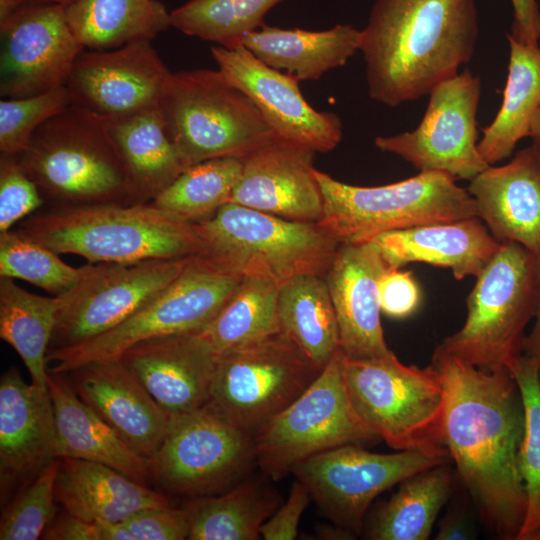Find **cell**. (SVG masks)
I'll list each match as a JSON object with an SVG mask.
<instances>
[{
	"instance_id": "obj_40",
	"label": "cell",
	"mask_w": 540,
	"mask_h": 540,
	"mask_svg": "<svg viewBox=\"0 0 540 540\" xmlns=\"http://www.w3.org/2000/svg\"><path fill=\"white\" fill-rule=\"evenodd\" d=\"M540 363L522 355L511 370L520 388L525 426L519 469L526 494V512L516 540H540Z\"/></svg>"
},
{
	"instance_id": "obj_4",
	"label": "cell",
	"mask_w": 540,
	"mask_h": 540,
	"mask_svg": "<svg viewBox=\"0 0 540 540\" xmlns=\"http://www.w3.org/2000/svg\"><path fill=\"white\" fill-rule=\"evenodd\" d=\"M22 235L58 254H75L90 264L130 263L202 255L195 225L152 203L51 207L26 218Z\"/></svg>"
},
{
	"instance_id": "obj_21",
	"label": "cell",
	"mask_w": 540,
	"mask_h": 540,
	"mask_svg": "<svg viewBox=\"0 0 540 540\" xmlns=\"http://www.w3.org/2000/svg\"><path fill=\"white\" fill-rule=\"evenodd\" d=\"M389 266L374 240L339 244L324 278L335 309L340 350L353 360L389 356L378 283Z\"/></svg>"
},
{
	"instance_id": "obj_12",
	"label": "cell",
	"mask_w": 540,
	"mask_h": 540,
	"mask_svg": "<svg viewBox=\"0 0 540 540\" xmlns=\"http://www.w3.org/2000/svg\"><path fill=\"white\" fill-rule=\"evenodd\" d=\"M321 371L280 332L218 355L208 404L254 436Z\"/></svg>"
},
{
	"instance_id": "obj_6",
	"label": "cell",
	"mask_w": 540,
	"mask_h": 540,
	"mask_svg": "<svg viewBox=\"0 0 540 540\" xmlns=\"http://www.w3.org/2000/svg\"><path fill=\"white\" fill-rule=\"evenodd\" d=\"M323 212L316 222L341 243H361L413 226L477 216L467 189L443 172L417 175L381 186H355L313 169Z\"/></svg>"
},
{
	"instance_id": "obj_29",
	"label": "cell",
	"mask_w": 540,
	"mask_h": 540,
	"mask_svg": "<svg viewBox=\"0 0 540 540\" xmlns=\"http://www.w3.org/2000/svg\"><path fill=\"white\" fill-rule=\"evenodd\" d=\"M361 30L338 24L323 31L264 25L242 45L267 66L300 80H318L344 66L360 48Z\"/></svg>"
},
{
	"instance_id": "obj_9",
	"label": "cell",
	"mask_w": 540,
	"mask_h": 540,
	"mask_svg": "<svg viewBox=\"0 0 540 540\" xmlns=\"http://www.w3.org/2000/svg\"><path fill=\"white\" fill-rule=\"evenodd\" d=\"M243 277L195 255L183 271L116 327L78 345L49 350V373H67L90 362L119 359L134 345L158 337L199 333L218 314Z\"/></svg>"
},
{
	"instance_id": "obj_51",
	"label": "cell",
	"mask_w": 540,
	"mask_h": 540,
	"mask_svg": "<svg viewBox=\"0 0 540 540\" xmlns=\"http://www.w3.org/2000/svg\"><path fill=\"white\" fill-rule=\"evenodd\" d=\"M536 256L539 273V300L535 315L536 321L533 329L528 335H526L524 339L522 355L528 359L540 363V251Z\"/></svg>"
},
{
	"instance_id": "obj_25",
	"label": "cell",
	"mask_w": 540,
	"mask_h": 540,
	"mask_svg": "<svg viewBox=\"0 0 540 540\" xmlns=\"http://www.w3.org/2000/svg\"><path fill=\"white\" fill-rule=\"evenodd\" d=\"M477 217L500 242L540 251V156L532 145L501 166L489 165L469 181Z\"/></svg>"
},
{
	"instance_id": "obj_41",
	"label": "cell",
	"mask_w": 540,
	"mask_h": 540,
	"mask_svg": "<svg viewBox=\"0 0 540 540\" xmlns=\"http://www.w3.org/2000/svg\"><path fill=\"white\" fill-rule=\"evenodd\" d=\"M87 268L66 264L58 253L17 230L0 233V277L24 280L57 296L73 288Z\"/></svg>"
},
{
	"instance_id": "obj_3",
	"label": "cell",
	"mask_w": 540,
	"mask_h": 540,
	"mask_svg": "<svg viewBox=\"0 0 540 540\" xmlns=\"http://www.w3.org/2000/svg\"><path fill=\"white\" fill-rule=\"evenodd\" d=\"M16 156L51 207L139 204L105 120L74 103Z\"/></svg>"
},
{
	"instance_id": "obj_46",
	"label": "cell",
	"mask_w": 540,
	"mask_h": 540,
	"mask_svg": "<svg viewBox=\"0 0 540 540\" xmlns=\"http://www.w3.org/2000/svg\"><path fill=\"white\" fill-rule=\"evenodd\" d=\"M381 312L393 318L411 315L420 301L419 287L411 272L388 267L378 283Z\"/></svg>"
},
{
	"instance_id": "obj_17",
	"label": "cell",
	"mask_w": 540,
	"mask_h": 540,
	"mask_svg": "<svg viewBox=\"0 0 540 540\" xmlns=\"http://www.w3.org/2000/svg\"><path fill=\"white\" fill-rule=\"evenodd\" d=\"M0 95L22 98L64 86L82 50L65 5H24L0 21Z\"/></svg>"
},
{
	"instance_id": "obj_49",
	"label": "cell",
	"mask_w": 540,
	"mask_h": 540,
	"mask_svg": "<svg viewBox=\"0 0 540 540\" xmlns=\"http://www.w3.org/2000/svg\"><path fill=\"white\" fill-rule=\"evenodd\" d=\"M42 538L46 540H101L97 522L82 519L67 511L53 520Z\"/></svg>"
},
{
	"instance_id": "obj_43",
	"label": "cell",
	"mask_w": 540,
	"mask_h": 540,
	"mask_svg": "<svg viewBox=\"0 0 540 540\" xmlns=\"http://www.w3.org/2000/svg\"><path fill=\"white\" fill-rule=\"evenodd\" d=\"M72 103L68 90L60 86L45 93L0 101V151L18 155L33 133Z\"/></svg>"
},
{
	"instance_id": "obj_56",
	"label": "cell",
	"mask_w": 540,
	"mask_h": 540,
	"mask_svg": "<svg viewBox=\"0 0 540 540\" xmlns=\"http://www.w3.org/2000/svg\"><path fill=\"white\" fill-rule=\"evenodd\" d=\"M539 384H540V370H539Z\"/></svg>"
},
{
	"instance_id": "obj_13",
	"label": "cell",
	"mask_w": 540,
	"mask_h": 540,
	"mask_svg": "<svg viewBox=\"0 0 540 540\" xmlns=\"http://www.w3.org/2000/svg\"><path fill=\"white\" fill-rule=\"evenodd\" d=\"M449 458L448 451L382 454L348 444L299 462L291 473L338 528L354 536L377 496L419 472L447 464Z\"/></svg>"
},
{
	"instance_id": "obj_38",
	"label": "cell",
	"mask_w": 540,
	"mask_h": 540,
	"mask_svg": "<svg viewBox=\"0 0 540 540\" xmlns=\"http://www.w3.org/2000/svg\"><path fill=\"white\" fill-rule=\"evenodd\" d=\"M243 169V158L222 157L186 168L150 203L178 220L199 223L229 202Z\"/></svg>"
},
{
	"instance_id": "obj_45",
	"label": "cell",
	"mask_w": 540,
	"mask_h": 540,
	"mask_svg": "<svg viewBox=\"0 0 540 540\" xmlns=\"http://www.w3.org/2000/svg\"><path fill=\"white\" fill-rule=\"evenodd\" d=\"M124 524L133 540H184L189 536L186 510L170 504L142 509Z\"/></svg>"
},
{
	"instance_id": "obj_53",
	"label": "cell",
	"mask_w": 540,
	"mask_h": 540,
	"mask_svg": "<svg viewBox=\"0 0 540 540\" xmlns=\"http://www.w3.org/2000/svg\"><path fill=\"white\" fill-rule=\"evenodd\" d=\"M529 137L532 140L531 145L540 156V108L533 119Z\"/></svg>"
},
{
	"instance_id": "obj_14",
	"label": "cell",
	"mask_w": 540,
	"mask_h": 540,
	"mask_svg": "<svg viewBox=\"0 0 540 540\" xmlns=\"http://www.w3.org/2000/svg\"><path fill=\"white\" fill-rule=\"evenodd\" d=\"M151 460L153 480L165 490L206 496L237 484L256 462L254 436L207 403L171 416Z\"/></svg>"
},
{
	"instance_id": "obj_26",
	"label": "cell",
	"mask_w": 540,
	"mask_h": 540,
	"mask_svg": "<svg viewBox=\"0 0 540 540\" xmlns=\"http://www.w3.org/2000/svg\"><path fill=\"white\" fill-rule=\"evenodd\" d=\"M372 240L391 268L422 262L451 269L457 280L478 277L501 246L477 216L389 231Z\"/></svg>"
},
{
	"instance_id": "obj_42",
	"label": "cell",
	"mask_w": 540,
	"mask_h": 540,
	"mask_svg": "<svg viewBox=\"0 0 540 540\" xmlns=\"http://www.w3.org/2000/svg\"><path fill=\"white\" fill-rule=\"evenodd\" d=\"M60 459L49 464L6 504L0 521V540H37L56 515L55 485Z\"/></svg>"
},
{
	"instance_id": "obj_33",
	"label": "cell",
	"mask_w": 540,
	"mask_h": 540,
	"mask_svg": "<svg viewBox=\"0 0 540 540\" xmlns=\"http://www.w3.org/2000/svg\"><path fill=\"white\" fill-rule=\"evenodd\" d=\"M281 333L323 369L340 349L335 309L324 276L301 274L279 287Z\"/></svg>"
},
{
	"instance_id": "obj_44",
	"label": "cell",
	"mask_w": 540,
	"mask_h": 540,
	"mask_svg": "<svg viewBox=\"0 0 540 540\" xmlns=\"http://www.w3.org/2000/svg\"><path fill=\"white\" fill-rule=\"evenodd\" d=\"M38 187L20 165L16 155L0 156V233L41 207Z\"/></svg>"
},
{
	"instance_id": "obj_47",
	"label": "cell",
	"mask_w": 540,
	"mask_h": 540,
	"mask_svg": "<svg viewBox=\"0 0 540 540\" xmlns=\"http://www.w3.org/2000/svg\"><path fill=\"white\" fill-rule=\"evenodd\" d=\"M310 499L311 495L306 486L296 479L285 503L277 508L261 526V538L265 540L295 539L301 517Z\"/></svg>"
},
{
	"instance_id": "obj_37",
	"label": "cell",
	"mask_w": 540,
	"mask_h": 540,
	"mask_svg": "<svg viewBox=\"0 0 540 540\" xmlns=\"http://www.w3.org/2000/svg\"><path fill=\"white\" fill-rule=\"evenodd\" d=\"M279 286L255 277H245L199 334L220 355L233 348L281 332L278 316Z\"/></svg>"
},
{
	"instance_id": "obj_32",
	"label": "cell",
	"mask_w": 540,
	"mask_h": 540,
	"mask_svg": "<svg viewBox=\"0 0 540 540\" xmlns=\"http://www.w3.org/2000/svg\"><path fill=\"white\" fill-rule=\"evenodd\" d=\"M64 5L75 37L90 50L152 40L171 26L170 11L158 0H73Z\"/></svg>"
},
{
	"instance_id": "obj_16",
	"label": "cell",
	"mask_w": 540,
	"mask_h": 540,
	"mask_svg": "<svg viewBox=\"0 0 540 540\" xmlns=\"http://www.w3.org/2000/svg\"><path fill=\"white\" fill-rule=\"evenodd\" d=\"M192 256L130 263H88L62 295L49 350L72 347L124 322L169 285Z\"/></svg>"
},
{
	"instance_id": "obj_39",
	"label": "cell",
	"mask_w": 540,
	"mask_h": 540,
	"mask_svg": "<svg viewBox=\"0 0 540 540\" xmlns=\"http://www.w3.org/2000/svg\"><path fill=\"white\" fill-rule=\"evenodd\" d=\"M283 1L188 0L170 11V22L188 36L232 49L263 27L265 15Z\"/></svg>"
},
{
	"instance_id": "obj_54",
	"label": "cell",
	"mask_w": 540,
	"mask_h": 540,
	"mask_svg": "<svg viewBox=\"0 0 540 540\" xmlns=\"http://www.w3.org/2000/svg\"><path fill=\"white\" fill-rule=\"evenodd\" d=\"M26 5H38V4H58L64 3L65 0H23Z\"/></svg>"
},
{
	"instance_id": "obj_2",
	"label": "cell",
	"mask_w": 540,
	"mask_h": 540,
	"mask_svg": "<svg viewBox=\"0 0 540 540\" xmlns=\"http://www.w3.org/2000/svg\"><path fill=\"white\" fill-rule=\"evenodd\" d=\"M478 33L475 0H376L359 48L370 98L396 107L428 95L471 60Z\"/></svg>"
},
{
	"instance_id": "obj_24",
	"label": "cell",
	"mask_w": 540,
	"mask_h": 540,
	"mask_svg": "<svg viewBox=\"0 0 540 540\" xmlns=\"http://www.w3.org/2000/svg\"><path fill=\"white\" fill-rule=\"evenodd\" d=\"M76 394L137 453L152 459L171 415L119 358L90 362L67 373Z\"/></svg>"
},
{
	"instance_id": "obj_15",
	"label": "cell",
	"mask_w": 540,
	"mask_h": 540,
	"mask_svg": "<svg viewBox=\"0 0 540 540\" xmlns=\"http://www.w3.org/2000/svg\"><path fill=\"white\" fill-rule=\"evenodd\" d=\"M481 79L469 69L437 84L425 113L412 130L378 136L375 146L410 163L419 172H443L472 180L489 165L478 150L477 111Z\"/></svg>"
},
{
	"instance_id": "obj_35",
	"label": "cell",
	"mask_w": 540,
	"mask_h": 540,
	"mask_svg": "<svg viewBox=\"0 0 540 540\" xmlns=\"http://www.w3.org/2000/svg\"><path fill=\"white\" fill-rule=\"evenodd\" d=\"M278 496L260 481L246 479L220 496H199L184 509L190 540H256L278 507Z\"/></svg>"
},
{
	"instance_id": "obj_10",
	"label": "cell",
	"mask_w": 540,
	"mask_h": 540,
	"mask_svg": "<svg viewBox=\"0 0 540 540\" xmlns=\"http://www.w3.org/2000/svg\"><path fill=\"white\" fill-rule=\"evenodd\" d=\"M344 377L365 425L395 450L447 451L445 387L439 370L401 363L394 353L368 360L344 356Z\"/></svg>"
},
{
	"instance_id": "obj_5",
	"label": "cell",
	"mask_w": 540,
	"mask_h": 540,
	"mask_svg": "<svg viewBox=\"0 0 540 540\" xmlns=\"http://www.w3.org/2000/svg\"><path fill=\"white\" fill-rule=\"evenodd\" d=\"M194 225L203 256L243 278H261L279 287L301 274L325 276L340 244L316 222L231 202Z\"/></svg>"
},
{
	"instance_id": "obj_30",
	"label": "cell",
	"mask_w": 540,
	"mask_h": 540,
	"mask_svg": "<svg viewBox=\"0 0 540 540\" xmlns=\"http://www.w3.org/2000/svg\"><path fill=\"white\" fill-rule=\"evenodd\" d=\"M105 122L137 203L151 202L186 169L158 107Z\"/></svg>"
},
{
	"instance_id": "obj_7",
	"label": "cell",
	"mask_w": 540,
	"mask_h": 540,
	"mask_svg": "<svg viewBox=\"0 0 540 540\" xmlns=\"http://www.w3.org/2000/svg\"><path fill=\"white\" fill-rule=\"evenodd\" d=\"M476 279L463 326L438 346L474 366L511 371L522 357L525 328L537 312V256L519 243L501 242Z\"/></svg>"
},
{
	"instance_id": "obj_1",
	"label": "cell",
	"mask_w": 540,
	"mask_h": 540,
	"mask_svg": "<svg viewBox=\"0 0 540 540\" xmlns=\"http://www.w3.org/2000/svg\"><path fill=\"white\" fill-rule=\"evenodd\" d=\"M431 363L445 387L444 446L483 521L501 539L516 540L526 512L518 383L507 368H480L439 346Z\"/></svg>"
},
{
	"instance_id": "obj_27",
	"label": "cell",
	"mask_w": 540,
	"mask_h": 540,
	"mask_svg": "<svg viewBox=\"0 0 540 540\" xmlns=\"http://www.w3.org/2000/svg\"><path fill=\"white\" fill-rule=\"evenodd\" d=\"M48 389L61 458L101 463L145 485L153 480L152 460L133 450L76 394L63 374L49 373Z\"/></svg>"
},
{
	"instance_id": "obj_28",
	"label": "cell",
	"mask_w": 540,
	"mask_h": 540,
	"mask_svg": "<svg viewBox=\"0 0 540 540\" xmlns=\"http://www.w3.org/2000/svg\"><path fill=\"white\" fill-rule=\"evenodd\" d=\"M56 501L82 519L124 522L138 511L169 505L168 499L107 465L62 457Z\"/></svg>"
},
{
	"instance_id": "obj_11",
	"label": "cell",
	"mask_w": 540,
	"mask_h": 540,
	"mask_svg": "<svg viewBox=\"0 0 540 540\" xmlns=\"http://www.w3.org/2000/svg\"><path fill=\"white\" fill-rule=\"evenodd\" d=\"M376 440L353 406L339 349L313 383L254 435L256 463L279 481L314 455Z\"/></svg>"
},
{
	"instance_id": "obj_22",
	"label": "cell",
	"mask_w": 540,
	"mask_h": 540,
	"mask_svg": "<svg viewBox=\"0 0 540 540\" xmlns=\"http://www.w3.org/2000/svg\"><path fill=\"white\" fill-rule=\"evenodd\" d=\"M315 151L274 138L243 158L229 202L289 220L317 222L323 199L313 175Z\"/></svg>"
},
{
	"instance_id": "obj_48",
	"label": "cell",
	"mask_w": 540,
	"mask_h": 540,
	"mask_svg": "<svg viewBox=\"0 0 540 540\" xmlns=\"http://www.w3.org/2000/svg\"><path fill=\"white\" fill-rule=\"evenodd\" d=\"M513 21L510 33L516 41L537 45L540 39V10L537 0H510Z\"/></svg>"
},
{
	"instance_id": "obj_18",
	"label": "cell",
	"mask_w": 540,
	"mask_h": 540,
	"mask_svg": "<svg viewBox=\"0 0 540 540\" xmlns=\"http://www.w3.org/2000/svg\"><path fill=\"white\" fill-rule=\"evenodd\" d=\"M171 74L151 40H139L82 50L64 86L72 103L111 120L158 107Z\"/></svg>"
},
{
	"instance_id": "obj_19",
	"label": "cell",
	"mask_w": 540,
	"mask_h": 540,
	"mask_svg": "<svg viewBox=\"0 0 540 540\" xmlns=\"http://www.w3.org/2000/svg\"><path fill=\"white\" fill-rule=\"evenodd\" d=\"M210 51L218 70L254 103L278 138L321 153L341 142L340 117L314 109L297 78L267 66L243 45L232 49L213 45Z\"/></svg>"
},
{
	"instance_id": "obj_20",
	"label": "cell",
	"mask_w": 540,
	"mask_h": 540,
	"mask_svg": "<svg viewBox=\"0 0 540 540\" xmlns=\"http://www.w3.org/2000/svg\"><path fill=\"white\" fill-rule=\"evenodd\" d=\"M49 389L28 384L16 367L0 379V480L2 499L60 459ZM16 491V492H17Z\"/></svg>"
},
{
	"instance_id": "obj_36",
	"label": "cell",
	"mask_w": 540,
	"mask_h": 540,
	"mask_svg": "<svg viewBox=\"0 0 540 540\" xmlns=\"http://www.w3.org/2000/svg\"><path fill=\"white\" fill-rule=\"evenodd\" d=\"M446 464L419 472L403 482L380 507L369 528L373 540H426L452 492Z\"/></svg>"
},
{
	"instance_id": "obj_50",
	"label": "cell",
	"mask_w": 540,
	"mask_h": 540,
	"mask_svg": "<svg viewBox=\"0 0 540 540\" xmlns=\"http://www.w3.org/2000/svg\"><path fill=\"white\" fill-rule=\"evenodd\" d=\"M476 538V529L464 509L454 508L442 519L436 540H470Z\"/></svg>"
},
{
	"instance_id": "obj_55",
	"label": "cell",
	"mask_w": 540,
	"mask_h": 540,
	"mask_svg": "<svg viewBox=\"0 0 540 540\" xmlns=\"http://www.w3.org/2000/svg\"><path fill=\"white\" fill-rule=\"evenodd\" d=\"M71 1H73V0H65V2L63 4H67V3L71 2Z\"/></svg>"
},
{
	"instance_id": "obj_23",
	"label": "cell",
	"mask_w": 540,
	"mask_h": 540,
	"mask_svg": "<svg viewBox=\"0 0 540 540\" xmlns=\"http://www.w3.org/2000/svg\"><path fill=\"white\" fill-rule=\"evenodd\" d=\"M120 359L171 416L195 411L210 399L218 354L199 333L140 342Z\"/></svg>"
},
{
	"instance_id": "obj_34",
	"label": "cell",
	"mask_w": 540,
	"mask_h": 540,
	"mask_svg": "<svg viewBox=\"0 0 540 540\" xmlns=\"http://www.w3.org/2000/svg\"><path fill=\"white\" fill-rule=\"evenodd\" d=\"M62 295L40 296L0 278V337L21 357L32 383L48 387L47 355Z\"/></svg>"
},
{
	"instance_id": "obj_52",
	"label": "cell",
	"mask_w": 540,
	"mask_h": 540,
	"mask_svg": "<svg viewBox=\"0 0 540 540\" xmlns=\"http://www.w3.org/2000/svg\"><path fill=\"white\" fill-rule=\"evenodd\" d=\"M101 540H133L124 522L99 521Z\"/></svg>"
},
{
	"instance_id": "obj_8",
	"label": "cell",
	"mask_w": 540,
	"mask_h": 540,
	"mask_svg": "<svg viewBox=\"0 0 540 540\" xmlns=\"http://www.w3.org/2000/svg\"><path fill=\"white\" fill-rule=\"evenodd\" d=\"M158 109L186 168L214 158H244L277 137L218 69L172 73Z\"/></svg>"
},
{
	"instance_id": "obj_31",
	"label": "cell",
	"mask_w": 540,
	"mask_h": 540,
	"mask_svg": "<svg viewBox=\"0 0 540 540\" xmlns=\"http://www.w3.org/2000/svg\"><path fill=\"white\" fill-rule=\"evenodd\" d=\"M506 37L509 63L502 103L478 141L479 153L488 165L510 157L517 143L529 137L540 108V46Z\"/></svg>"
}]
</instances>
